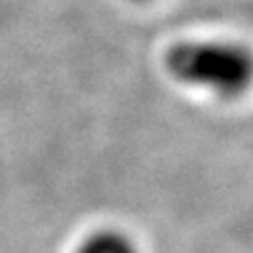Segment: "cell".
Listing matches in <instances>:
<instances>
[{
	"label": "cell",
	"instance_id": "cell-1",
	"mask_svg": "<svg viewBox=\"0 0 253 253\" xmlns=\"http://www.w3.org/2000/svg\"><path fill=\"white\" fill-rule=\"evenodd\" d=\"M165 68L179 83L205 86L221 95L241 93L251 78L249 53L230 42H177L165 53Z\"/></svg>",
	"mask_w": 253,
	"mask_h": 253
}]
</instances>
